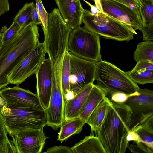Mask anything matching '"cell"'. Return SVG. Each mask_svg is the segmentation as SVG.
I'll return each instance as SVG.
<instances>
[{
	"label": "cell",
	"instance_id": "obj_3",
	"mask_svg": "<svg viewBox=\"0 0 153 153\" xmlns=\"http://www.w3.org/2000/svg\"><path fill=\"white\" fill-rule=\"evenodd\" d=\"M82 22L86 29L106 39L128 42L137 34L131 26L104 12L94 15L84 9Z\"/></svg>",
	"mask_w": 153,
	"mask_h": 153
},
{
	"label": "cell",
	"instance_id": "obj_10",
	"mask_svg": "<svg viewBox=\"0 0 153 153\" xmlns=\"http://www.w3.org/2000/svg\"><path fill=\"white\" fill-rule=\"evenodd\" d=\"M16 153H40L47 138L43 128L29 129L9 134Z\"/></svg>",
	"mask_w": 153,
	"mask_h": 153
},
{
	"label": "cell",
	"instance_id": "obj_21",
	"mask_svg": "<svg viewBox=\"0 0 153 153\" xmlns=\"http://www.w3.org/2000/svg\"><path fill=\"white\" fill-rule=\"evenodd\" d=\"M134 59L137 62L147 61L153 62V41L146 40L139 43L134 53Z\"/></svg>",
	"mask_w": 153,
	"mask_h": 153
},
{
	"label": "cell",
	"instance_id": "obj_6",
	"mask_svg": "<svg viewBox=\"0 0 153 153\" xmlns=\"http://www.w3.org/2000/svg\"><path fill=\"white\" fill-rule=\"evenodd\" d=\"M99 37L84 26L76 27L70 33L67 50L79 57L97 62L102 60Z\"/></svg>",
	"mask_w": 153,
	"mask_h": 153
},
{
	"label": "cell",
	"instance_id": "obj_37",
	"mask_svg": "<svg viewBox=\"0 0 153 153\" xmlns=\"http://www.w3.org/2000/svg\"><path fill=\"white\" fill-rule=\"evenodd\" d=\"M32 22L36 25L42 24V22L36 6L34 4L33 6L31 15Z\"/></svg>",
	"mask_w": 153,
	"mask_h": 153
},
{
	"label": "cell",
	"instance_id": "obj_9",
	"mask_svg": "<svg viewBox=\"0 0 153 153\" xmlns=\"http://www.w3.org/2000/svg\"><path fill=\"white\" fill-rule=\"evenodd\" d=\"M139 94L129 97L125 103L131 109L130 131L153 115V91L140 88Z\"/></svg>",
	"mask_w": 153,
	"mask_h": 153
},
{
	"label": "cell",
	"instance_id": "obj_8",
	"mask_svg": "<svg viewBox=\"0 0 153 153\" xmlns=\"http://www.w3.org/2000/svg\"><path fill=\"white\" fill-rule=\"evenodd\" d=\"M46 53L43 44L39 42L33 51L24 58L8 76V84L19 85L35 74L45 59Z\"/></svg>",
	"mask_w": 153,
	"mask_h": 153
},
{
	"label": "cell",
	"instance_id": "obj_22",
	"mask_svg": "<svg viewBox=\"0 0 153 153\" xmlns=\"http://www.w3.org/2000/svg\"><path fill=\"white\" fill-rule=\"evenodd\" d=\"M69 54V52L67 49L64 54L62 69L61 84L62 94L65 103L66 101L65 98L66 94L70 91Z\"/></svg>",
	"mask_w": 153,
	"mask_h": 153
},
{
	"label": "cell",
	"instance_id": "obj_31",
	"mask_svg": "<svg viewBox=\"0 0 153 153\" xmlns=\"http://www.w3.org/2000/svg\"><path fill=\"white\" fill-rule=\"evenodd\" d=\"M136 145L130 144L129 146L130 150L133 153H153V149L148 146L144 143L139 142L135 143Z\"/></svg>",
	"mask_w": 153,
	"mask_h": 153
},
{
	"label": "cell",
	"instance_id": "obj_32",
	"mask_svg": "<svg viewBox=\"0 0 153 153\" xmlns=\"http://www.w3.org/2000/svg\"><path fill=\"white\" fill-rule=\"evenodd\" d=\"M144 41H153V23L143 25L140 30Z\"/></svg>",
	"mask_w": 153,
	"mask_h": 153
},
{
	"label": "cell",
	"instance_id": "obj_38",
	"mask_svg": "<svg viewBox=\"0 0 153 153\" xmlns=\"http://www.w3.org/2000/svg\"><path fill=\"white\" fill-rule=\"evenodd\" d=\"M8 0H0V17L10 9Z\"/></svg>",
	"mask_w": 153,
	"mask_h": 153
},
{
	"label": "cell",
	"instance_id": "obj_20",
	"mask_svg": "<svg viewBox=\"0 0 153 153\" xmlns=\"http://www.w3.org/2000/svg\"><path fill=\"white\" fill-rule=\"evenodd\" d=\"M85 123V121L79 117L64 120L58 133L57 140L62 143L72 135L79 134Z\"/></svg>",
	"mask_w": 153,
	"mask_h": 153
},
{
	"label": "cell",
	"instance_id": "obj_34",
	"mask_svg": "<svg viewBox=\"0 0 153 153\" xmlns=\"http://www.w3.org/2000/svg\"><path fill=\"white\" fill-rule=\"evenodd\" d=\"M47 153H73L71 148L66 146H55L47 149Z\"/></svg>",
	"mask_w": 153,
	"mask_h": 153
},
{
	"label": "cell",
	"instance_id": "obj_41",
	"mask_svg": "<svg viewBox=\"0 0 153 153\" xmlns=\"http://www.w3.org/2000/svg\"><path fill=\"white\" fill-rule=\"evenodd\" d=\"M95 5L98 8L99 10L102 12H103L102 10V8L101 4V0H94Z\"/></svg>",
	"mask_w": 153,
	"mask_h": 153
},
{
	"label": "cell",
	"instance_id": "obj_18",
	"mask_svg": "<svg viewBox=\"0 0 153 153\" xmlns=\"http://www.w3.org/2000/svg\"><path fill=\"white\" fill-rule=\"evenodd\" d=\"M112 102L105 97L96 107L88 117L86 123L91 128V133H96L98 130L104 120L107 112Z\"/></svg>",
	"mask_w": 153,
	"mask_h": 153
},
{
	"label": "cell",
	"instance_id": "obj_42",
	"mask_svg": "<svg viewBox=\"0 0 153 153\" xmlns=\"http://www.w3.org/2000/svg\"><path fill=\"white\" fill-rule=\"evenodd\" d=\"M5 101L4 100L0 95V108L5 105Z\"/></svg>",
	"mask_w": 153,
	"mask_h": 153
},
{
	"label": "cell",
	"instance_id": "obj_5",
	"mask_svg": "<svg viewBox=\"0 0 153 153\" xmlns=\"http://www.w3.org/2000/svg\"><path fill=\"white\" fill-rule=\"evenodd\" d=\"M7 132L10 134L29 129L43 128L47 120L44 110L35 108H0Z\"/></svg>",
	"mask_w": 153,
	"mask_h": 153
},
{
	"label": "cell",
	"instance_id": "obj_12",
	"mask_svg": "<svg viewBox=\"0 0 153 153\" xmlns=\"http://www.w3.org/2000/svg\"><path fill=\"white\" fill-rule=\"evenodd\" d=\"M103 12L108 16L131 26L135 30H140L142 21L139 11L114 0H101Z\"/></svg>",
	"mask_w": 153,
	"mask_h": 153
},
{
	"label": "cell",
	"instance_id": "obj_14",
	"mask_svg": "<svg viewBox=\"0 0 153 153\" xmlns=\"http://www.w3.org/2000/svg\"><path fill=\"white\" fill-rule=\"evenodd\" d=\"M37 95L45 110L48 106L52 89V71L49 58L45 59L35 74Z\"/></svg>",
	"mask_w": 153,
	"mask_h": 153
},
{
	"label": "cell",
	"instance_id": "obj_36",
	"mask_svg": "<svg viewBox=\"0 0 153 153\" xmlns=\"http://www.w3.org/2000/svg\"><path fill=\"white\" fill-rule=\"evenodd\" d=\"M138 126L153 134V115L149 117Z\"/></svg>",
	"mask_w": 153,
	"mask_h": 153
},
{
	"label": "cell",
	"instance_id": "obj_19",
	"mask_svg": "<svg viewBox=\"0 0 153 153\" xmlns=\"http://www.w3.org/2000/svg\"><path fill=\"white\" fill-rule=\"evenodd\" d=\"M71 148L73 153H106L98 137L92 134L86 136Z\"/></svg>",
	"mask_w": 153,
	"mask_h": 153
},
{
	"label": "cell",
	"instance_id": "obj_4",
	"mask_svg": "<svg viewBox=\"0 0 153 153\" xmlns=\"http://www.w3.org/2000/svg\"><path fill=\"white\" fill-rule=\"evenodd\" d=\"M95 80L97 85L106 91L107 96L116 92L133 94L138 92L140 88L127 72L102 60L97 62Z\"/></svg>",
	"mask_w": 153,
	"mask_h": 153
},
{
	"label": "cell",
	"instance_id": "obj_7",
	"mask_svg": "<svg viewBox=\"0 0 153 153\" xmlns=\"http://www.w3.org/2000/svg\"><path fill=\"white\" fill-rule=\"evenodd\" d=\"M69 53L70 89L76 94L89 85L93 83L97 62Z\"/></svg>",
	"mask_w": 153,
	"mask_h": 153
},
{
	"label": "cell",
	"instance_id": "obj_33",
	"mask_svg": "<svg viewBox=\"0 0 153 153\" xmlns=\"http://www.w3.org/2000/svg\"><path fill=\"white\" fill-rule=\"evenodd\" d=\"M123 4L132 9L139 12L140 8L142 7V0H114Z\"/></svg>",
	"mask_w": 153,
	"mask_h": 153
},
{
	"label": "cell",
	"instance_id": "obj_43",
	"mask_svg": "<svg viewBox=\"0 0 153 153\" xmlns=\"http://www.w3.org/2000/svg\"><path fill=\"white\" fill-rule=\"evenodd\" d=\"M2 33L0 32V46L2 43Z\"/></svg>",
	"mask_w": 153,
	"mask_h": 153
},
{
	"label": "cell",
	"instance_id": "obj_15",
	"mask_svg": "<svg viewBox=\"0 0 153 153\" xmlns=\"http://www.w3.org/2000/svg\"><path fill=\"white\" fill-rule=\"evenodd\" d=\"M64 21L71 29L80 27L84 9L80 0H55Z\"/></svg>",
	"mask_w": 153,
	"mask_h": 153
},
{
	"label": "cell",
	"instance_id": "obj_1",
	"mask_svg": "<svg viewBox=\"0 0 153 153\" xmlns=\"http://www.w3.org/2000/svg\"><path fill=\"white\" fill-rule=\"evenodd\" d=\"M131 112L125 104L112 102L97 131L106 153H124L129 146L127 136Z\"/></svg>",
	"mask_w": 153,
	"mask_h": 153
},
{
	"label": "cell",
	"instance_id": "obj_26",
	"mask_svg": "<svg viewBox=\"0 0 153 153\" xmlns=\"http://www.w3.org/2000/svg\"><path fill=\"white\" fill-rule=\"evenodd\" d=\"M5 120L0 109V153H7V146L10 141L7 137Z\"/></svg>",
	"mask_w": 153,
	"mask_h": 153
},
{
	"label": "cell",
	"instance_id": "obj_27",
	"mask_svg": "<svg viewBox=\"0 0 153 153\" xmlns=\"http://www.w3.org/2000/svg\"><path fill=\"white\" fill-rule=\"evenodd\" d=\"M131 131L135 132L137 135L141 142L144 143L153 149V134L139 126L135 127Z\"/></svg>",
	"mask_w": 153,
	"mask_h": 153
},
{
	"label": "cell",
	"instance_id": "obj_17",
	"mask_svg": "<svg viewBox=\"0 0 153 153\" xmlns=\"http://www.w3.org/2000/svg\"><path fill=\"white\" fill-rule=\"evenodd\" d=\"M107 95L104 88L94 84L80 110L79 117L86 122L94 109Z\"/></svg>",
	"mask_w": 153,
	"mask_h": 153
},
{
	"label": "cell",
	"instance_id": "obj_24",
	"mask_svg": "<svg viewBox=\"0 0 153 153\" xmlns=\"http://www.w3.org/2000/svg\"><path fill=\"white\" fill-rule=\"evenodd\" d=\"M34 4L33 2L25 4L14 18L13 22L17 23L22 28L32 22L31 15Z\"/></svg>",
	"mask_w": 153,
	"mask_h": 153
},
{
	"label": "cell",
	"instance_id": "obj_2",
	"mask_svg": "<svg viewBox=\"0 0 153 153\" xmlns=\"http://www.w3.org/2000/svg\"><path fill=\"white\" fill-rule=\"evenodd\" d=\"M37 25L33 22L22 28L10 40L0 46V90L8 84V76L39 42Z\"/></svg>",
	"mask_w": 153,
	"mask_h": 153
},
{
	"label": "cell",
	"instance_id": "obj_25",
	"mask_svg": "<svg viewBox=\"0 0 153 153\" xmlns=\"http://www.w3.org/2000/svg\"><path fill=\"white\" fill-rule=\"evenodd\" d=\"M143 6L139 12L143 25L153 23V0H142Z\"/></svg>",
	"mask_w": 153,
	"mask_h": 153
},
{
	"label": "cell",
	"instance_id": "obj_29",
	"mask_svg": "<svg viewBox=\"0 0 153 153\" xmlns=\"http://www.w3.org/2000/svg\"><path fill=\"white\" fill-rule=\"evenodd\" d=\"M139 94L138 91L134 93L128 94L122 92L113 93L109 96L111 102L119 104H124L128 98L131 96Z\"/></svg>",
	"mask_w": 153,
	"mask_h": 153
},
{
	"label": "cell",
	"instance_id": "obj_39",
	"mask_svg": "<svg viewBox=\"0 0 153 153\" xmlns=\"http://www.w3.org/2000/svg\"><path fill=\"white\" fill-rule=\"evenodd\" d=\"M85 3L88 4L91 7V12L94 15H97L102 12L100 11L95 5H94L85 0H83Z\"/></svg>",
	"mask_w": 153,
	"mask_h": 153
},
{
	"label": "cell",
	"instance_id": "obj_23",
	"mask_svg": "<svg viewBox=\"0 0 153 153\" xmlns=\"http://www.w3.org/2000/svg\"><path fill=\"white\" fill-rule=\"evenodd\" d=\"M127 72L131 79L137 84L144 85L153 83V71L146 69H132Z\"/></svg>",
	"mask_w": 153,
	"mask_h": 153
},
{
	"label": "cell",
	"instance_id": "obj_30",
	"mask_svg": "<svg viewBox=\"0 0 153 153\" xmlns=\"http://www.w3.org/2000/svg\"><path fill=\"white\" fill-rule=\"evenodd\" d=\"M36 7L39 15L42 25L43 31H45L47 28L48 20V13L45 10L41 0H35Z\"/></svg>",
	"mask_w": 153,
	"mask_h": 153
},
{
	"label": "cell",
	"instance_id": "obj_40",
	"mask_svg": "<svg viewBox=\"0 0 153 153\" xmlns=\"http://www.w3.org/2000/svg\"><path fill=\"white\" fill-rule=\"evenodd\" d=\"M75 95L76 94L73 92L70 91L66 94L65 96L66 101L67 100L72 99L75 96Z\"/></svg>",
	"mask_w": 153,
	"mask_h": 153
},
{
	"label": "cell",
	"instance_id": "obj_13",
	"mask_svg": "<svg viewBox=\"0 0 153 153\" xmlns=\"http://www.w3.org/2000/svg\"><path fill=\"white\" fill-rule=\"evenodd\" d=\"M52 89L48 107L45 110L47 125L56 130L64 120L65 103L62 94L61 80L52 79Z\"/></svg>",
	"mask_w": 153,
	"mask_h": 153
},
{
	"label": "cell",
	"instance_id": "obj_35",
	"mask_svg": "<svg viewBox=\"0 0 153 153\" xmlns=\"http://www.w3.org/2000/svg\"><path fill=\"white\" fill-rule=\"evenodd\" d=\"M142 69L153 71V62L147 61H139L132 69L137 70Z\"/></svg>",
	"mask_w": 153,
	"mask_h": 153
},
{
	"label": "cell",
	"instance_id": "obj_28",
	"mask_svg": "<svg viewBox=\"0 0 153 153\" xmlns=\"http://www.w3.org/2000/svg\"><path fill=\"white\" fill-rule=\"evenodd\" d=\"M22 29L17 23L13 22L10 27L2 33V43L7 42L13 38Z\"/></svg>",
	"mask_w": 153,
	"mask_h": 153
},
{
	"label": "cell",
	"instance_id": "obj_16",
	"mask_svg": "<svg viewBox=\"0 0 153 153\" xmlns=\"http://www.w3.org/2000/svg\"><path fill=\"white\" fill-rule=\"evenodd\" d=\"M94 84H91L76 94L72 99L67 100L65 104L64 120L79 117L80 110Z\"/></svg>",
	"mask_w": 153,
	"mask_h": 153
},
{
	"label": "cell",
	"instance_id": "obj_11",
	"mask_svg": "<svg viewBox=\"0 0 153 153\" xmlns=\"http://www.w3.org/2000/svg\"><path fill=\"white\" fill-rule=\"evenodd\" d=\"M0 95L4 100L5 105L10 108L44 110L37 94L17 86L5 87L0 90Z\"/></svg>",
	"mask_w": 153,
	"mask_h": 153
}]
</instances>
